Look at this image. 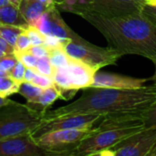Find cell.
I'll return each mask as SVG.
<instances>
[{
	"instance_id": "obj_20",
	"label": "cell",
	"mask_w": 156,
	"mask_h": 156,
	"mask_svg": "<svg viewBox=\"0 0 156 156\" xmlns=\"http://www.w3.org/2000/svg\"><path fill=\"white\" fill-rule=\"evenodd\" d=\"M20 83L15 81L8 75L0 79V96L7 98L14 93H17Z\"/></svg>"
},
{
	"instance_id": "obj_25",
	"label": "cell",
	"mask_w": 156,
	"mask_h": 156,
	"mask_svg": "<svg viewBox=\"0 0 156 156\" xmlns=\"http://www.w3.org/2000/svg\"><path fill=\"white\" fill-rule=\"evenodd\" d=\"M31 41L26 32L23 31L19 36L17 37L16 45H15V51H27L30 47H31Z\"/></svg>"
},
{
	"instance_id": "obj_5",
	"label": "cell",
	"mask_w": 156,
	"mask_h": 156,
	"mask_svg": "<svg viewBox=\"0 0 156 156\" xmlns=\"http://www.w3.org/2000/svg\"><path fill=\"white\" fill-rule=\"evenodd\" d=\"M58 8L76 15L94 13L106 17L142 13L144 0H55Z\"/></svg>"
},
{
	"instance_id": "obj_34",
	"label": "cell",
	"mask_w": 156,
	"mask_h": 156,
	"mask_svg": "<svg viewBox=\"0 0 156 156\" xmlns=\"http://www.w3.org/2000/svg\"><path fill=\"white\" fill-rule=\"evenodd\" d=\"M14 101L12 100H9L7 98H4V97H1L0 96V108L3 107V106H5V105H8L10 103H12Z\"/></svg>"
},
{
	"instance_id": "obj_4",
	"label": "cell",
	"mask_w": 156,
	"mask_h": 156,
	"mask_svg": "<svg viewBox=\"0 0 156 156\" xmlns=\"http://www.w3.org/2000/svg\"><path fill=\"white\" fill-rule=\"evenodd\" d=\"M45 112L16 101L0 108V140L32 133Z\"/></svg>"
},
{
	"instance_id": "obj_21",
	"label": "cell",
	"mask_w": 156,
	"mask_h": 156,
	"mask_svg": "<svg viewBox=\"0 0 156 156\" xmlns=\"http://www.w3.org/2000/svg\"><path fill=\"white\" fill-rule=\"evenodd\" d=\"M26 32L31 41L32 46H37V45H44L46 41V35H44L39 29L33 26H29L27 29Z\"/></svg>"
},
{
	"instance_id": "obj_2",
	"label": "cell",
	"mask_w": 156,
	"mask_h": 156,
	"mask_svg": "<svg viewBox=\"0 0 156 156\" xmlns=\"http://www.w3.org/2000/svg\"><path fill=\"white\" fill-rule=\"evenodd\" d=\"M82 18L96 27L110 47L123 55H139L156 59V26L142 13L106 17L94 13H82Z\"/></svg>"
},
{
	"instance_id": "obj_13",
	"label": "cell",
	"mask_w": 156,
	"mask_h": 156,
	"mask_svg": "<svg viewBox=\"0 0 156 156\" xmlns=\"http://www.w3.org/2000/svg\"><path fill=\"white\" fill-rule=\"evenodd\" d=\"M67 69L70 76L73 88L77 90L90 87L92 83L94 74L97 71L86 63L73 58H71Z\"/></svg>"
},
{
	"instance_id": "obj_18",
	"label": "cell",
	"mask_w": 156,
	"mask_h": 156,
	"mask_svg": "<svg viewBox=\"0 0 156 156\" xmlns=\"http://www.w3.org/2000/svg\"><path fill=\"white\" fill-rule=\"evenodd\" d=\"M26 29L16 26L0 25V36L13 47H15L19 34H21Z\"/></svg>"
},
{
	"instance_id": "obj_37",
	"label": "cell",
	"mask_w": 156,
	"mask_h": 156,
	"mask_svg": "<svg viewBox=\"0 0 156 156\" xmlns=\"http://www.w3.org/2000/svg\"><path fill=\"white\" fill-rule=\"evenodd\" d=\"M8 75V73L7 72H5L1 67H0V79L1 78H3V77H5V76H7Z\"/></svg>"
},
{
	"instance_id": "obj_35",
	"label": "cell",
	"mask_w": 156,
	"mask_h": 156,
	"mask_svg": "<svg viewBox=\"0 0 156 156\" xmlns=\"http://www.w3.org/2000/svg\"><path fill=\"white\" fill-rule=\"evenodd\" d=\"M153 63L154 64V68H155V70H154V75L151 77V78H148L149 79V81H153L154 83H155L156 84V59L155 60H154L153 61Z\"/></svg>"
},
{
	"instance_id": "obj_31",
	"label": "cell",
	"mask_w": 156,
	"mask_h": 156,
	"mask_svg": "<svg viewBox=\"0 0 156 156\" xmlns=\"http://www.w3.org/2000/svg\"><path fill=\"white\" fill-rule=\"evenodd\" d=\"M15 48L11 46L5 39L0 36V57L9 54H14Z\"/></svg>"
},
{
	"instance_id": "obj_14",
	"label": "cell",
	"mask_w": 156,
	"mask_h": 156,
	"mask_svg": "<svg viewBox=\"0 0 156 156\" xmlns=\"http://www.w3.org/2000/svg\"><path fill=\"white\" fill-rule=\"evenodd\" d=\"M54 5L56 4L44 3L39 0H21L18 7L28 25L32 26L43 13Z\"/></svg>"
},
{
	"instance_id": "obj_7",
	"label": "cell",
	"mask_w": 156,
	"mask_h": 156,
	"mask_svg": "<svg viewBox=\"0 0 156 156\" xmlns=\"http://www.w3.org/2000/svg\"><path fill=\"white\" fill-rule=\"evenodd\" d=\"M102 156H156V127H144L125 138Z\"/></svg>"
},
{
	"instance_id": "obj_19",
	"label": "cell",
	"mask_w": 156,
	"mask_h": 156,
	"mask_svg": "<svg viewBox=\"0 0 156 156\" xmlns=\"http://www.w3.org/2000/svg\"><path fill=\"white\" fill-rule=\"evenodd\" d=\"M42 90H43V89L37 87L30 82L22 81L19 85L17 93H19L20 95L25 97L26 100L28 102H30V101H33L34 100H36L41 94Z\"/></svg>"
},
{
	"instance_id": "obj_33",
	"label": "cell",
	"mask_w": 156,
	"mask_h": 156,
	"mask_svg": "<svg viewBox=\"0 0 156 156\" xmlns=\"http://www.w3.org/2000/svg\"><path fill=\"white\" fill-rule=\"evenodd\" d=\"M20 1L21 0H0V5H9V4L19 5Z\"/></svg>"
},
{
	"instance_id": "obj_36",
	"label": "cell",
	"mask_w": 156,
	"mask_h": 156,
	"mask_svg": "<svg viewBox=\"0 0 156 156\" xmlns=\"http://www.w3.org/2000/svg\"><path fill=\"white\" fill-rule=\"evenodd\" d=\"M144 3L148 5H156V0H144Z\"/></svg>"
},
{
	"instance_id": "obj_27",
	"label": "cell",
	"mask_w": 156,
	"mask_h": 156,
	"mask_svg": "<svg viewBox=\"0 0 156 156\" xmlns=\"http://www.w3.org/2000/svg\"><path fill=\"white\" fill-rule=\"evenodd\" d=\"M30 83H32V84H34V85L41 88V89H46V88H48V87L54 85L53 79L51 77L42 75L38 72L37 73V75L34 77V79L31 80Z\"/></svg>"
},
{
	"instance_id": "obj_17",
	"label": "cell",
	"mask_w": 156,
	"mask_h": 156,
	"mask_svg": "<svg viewBox=\"0 0 156 156\" xmlns=\"http://www.w3.org/2000/svg\"><path fill=\"white\" fill-rule=\"evenodd\" d=\"M50 53L48 55L49 61L54 69L66 67L71 60V57L67 54L63 48H49Z\"/></svg>"
},
{
	"instance_id": "obj_9",
	"label": "cell",
	"mask_w": 156,
	"mask_h": 156,
	"mask_svg": "<svg viewBox=\"0 0 156 156\" xmlns=\"http://www.w3.org/2000/svg\"><path fill=\"white\" fill-rule=\"evenodd\" d=\"M104 115L101 114H75L51 119H43L41 123L34 130L31 135L36 138L42 134L58 130L66 129H90L94 124L101 121Z\"/></svg>"
},
{
	"instance_id": "obj_29",
	"label": "cell",
	"mask_w": 156,
	"mask_h": 156,
	"mask_svg": "<svg viewBox=\"0 0 156 156\" xmlns=\"http://www.w3.org/2000/svg\"><path fill=\"white\" fill-rule=\"evenodd\" d=\"M27 52H29L30 54L34 55L35 57H37V58H43V57H47L49 55L50 53V49L49 48H48L46 45H37V46H31L27 50Z\"/></svg>"
},
{
	"instance_id": "obj_12",
	"label": "cell",
	"mask_w": 156,
	"mask_h": 156,
	"mask_svg": "<svg viewBox=\"0 0 156 156\" xmlns=\"http://www.w3.org/2000/svg\"><path fill=\"white\" fill-rule=\"evenodd\" d=\"M149 81V79H138L123 76L116 73L97 70L94 74L92 83L90 87L112 88V89H134L140 88Z\"/></svg>"
},
{
	"instance_id": "obj_16",
	"label": "cell",
	"mask_w": 156,
	"mask_h": 156,
	"mask_svg": "<svg viewBox=\"0 0 156 156\" xmlns=\"http://www.w3.org/2000/svg\"><path fill=\"white\" fill-rule=\"evenodd\" d=\"M59 98H60V94L58 90L53 85L48 88L43 89L41 94L33 101H30V102L27 101V105L35 110L46 112L47 108L50 107Z\"/></svg>"
},
{
	"instance_id": "obj_28",
	"label": "cell",
	"mask_w": 156,
	"mask_h": 156,
	"mask_svg": "<svg viewBox=\"0 0 156 156\" xmlns=\"http://www.w3.org/2000/svg\"><path fill=\"white\" fill-rule=\"evenodd\" d=\"M16 62L17 58L15 54H9L0 57V67L7 73L14 68Z\"/></svg>"
},
{
	"instance_id": "obj_3",
	"label": "cell",
	"mask_w": 156,
	"mask_h": 156,
	"mask_svg": "<svg viewBox=\"0 0 156 156\" xmlns=\"http://www.w3.org/2000/svg\"><path fill=\"white\" fill-rule=\"evenodd\" d=\"M144 127V121L139 113L106 114L93 128V133L81 141L69 156L101 155Z\"/></svg>"
},
{
	"instance_id": "obj_30",
	"label": "cell",
	"mask_w": 156,
	"mask_h": 156,
	"mask_svg": "<svg viewBox=\"0 0 156 156\" xmlns=\"http://www.w3.org/2000/svg\"><path fill=\"white\" fill-rule=\"evenodd\" d=\"M142 14L149 19L154 26H156V5H144Z\"/></svg>"
},
{
	"instance_id": "obj_6",
	"label": "cell",
	"mask_w": 156,
	"mask_h": 156,
	"mask_svg": "<svg viewBox=\"0 0 156 156\" xmlns=\"http://www.w3.org/2000/svg\"><path fill=\"white\" fill-rule=\"evenodd\" d=\"M63 48L69 56L86 63L96 70L106 66L116 65L117 61L122 57L118 50L110 46L101 48L87 40L83 42L69 40L65 43Z\"/></svg>"
},
{
	"instance_id": "obj_24",
	"label": "cell",
	"mask_w": 156,
	"mask_h": 156,
	"mask_svg": "<svg viewBox=\"0 0 156 156\" xmlns=\"http://www.w3.org/2000/svg\"><path fill=\"white\" fill-rule=\"evenodd\" d=\"M25 70H26V67L25 65L20 62L19 60H17L16 64L14 66V68L8 72V76L10 78H12L15 81L21 83L24 80V74H25Z\"/></svg>"
},
{
	"instance_id": "obj_8",
	"label": "cell",
	"mask_w": 156,
	"mask_h": 156,
	"mask_svg": "<svg viewBox=\"0 0 156 156\" xmlns=\"http://www.w3.org/2000/svg\"><path fill=\"white\" fill-rule=\"evenodd\" d=\"M93 128L58 130L36 137L35 141L40 147L57 153L58 156H69L81 141L93 133Z\"/></svg>"
},
{
	"instance_id": "obj_10",
	"label": "cell",
	"mask_w": 156,
	"mask_h": 156,
	"mask_svg": "<svg viewBox=\"0 0 156 156\" xmlns=\"http://www.w3.org/2000/svg\"><path fill=\"white\" fill-rule=\"evenodd\" d=\"M44 35L56 37L63 40L83 42L85 39L76 34L62 19L57 5L43 13L32 25Z\"/></svg>"
},
{
	"instance_id": "obj_1",
	"label": "cell",
	"mask_w": 156,
	"mask_h": 156,
	"mask_svg": "<svg viewBox=\"0 0 156 156\" xmlns=\"http://www.w3.org/2000/svg\"><path fill=\"white\" fill-rule=\"evenodd\" d=\"M156 102V84L134 89L87 87L72 103L45 112L43 119L75 114H142Z\"/></svg>"
},
{
	"instance_id": "obj_26",
	"label": "cell",
	"mask_w": 156,
	"mask_h": 156,
	"mask_svg": "<svg viewBox=\"0 0 156 156\" xmlns=\"http://www.w3.org/2000/svg\"><path fill=\"white\" fill-rule=\"evenodd\" d=\"M141 115L144 121L145 127H156V102Z\"/></svg>"
},
{
	"instance_id": "obj_11",
	"label": "cell",
	"mask_w": 156,
	"mask_h": 156,
	"mask_svg": "<svg viewBox=\"0 0 156 156\" xmlns=\"http://www.w3.org/2000/svg\"><path fill=\"white\" fill-rule=\"evenodd\" d=\"M0 156H58L40 147L31 133L0 140Z\"/></svg>"
},
{
	"instance_id": "obj_22",
	"label": "cell",
	"mask_w": 156,
	"mask_h": 156,
	"mask_svg": "<svg viewBox=\"0 0 156 156\" xmlns=\"http://www.w3.org/2000/svg\"><path fill=\"white\" fill-rule=\"evenodd\" d=\"M54 69H55L51 65V63L49 61V58H48V56L43 57V58H39L37 59V66H36V70L38 73L52 78L53 73H54Z\"/></svg>"
},
{
	"instance_id": "obj_15",
	"label": "cell",
	"mask_w": 156,
	"mask_h": 156,
	"mask_svg": "<svg viewBox=\"0 0 156 156\" xmlns=\"http://www.w3.org/2000/svg\"><path fill=\"white\" fill-rule=\"evenodd\" d=\"M0 25H12L24 29L29 27L18 5L13 4L0 5Z\"/></svg>"
},
{
	"instance_id": "obj_32",
	"label": "cell",
	"mask_w": 156,
	"mask_h": 156,
	"mask_svg": "<svg viewBox=\"0 0 156 156\" xmlns=\"http://www.w3.org/2000/svg\"><path fill=\"white\" fill-rule=\"evenodd\" d=\"M37 71L36 70V69H31V68H26L25 70V74H24V80L23 81H27V82H31V80L34 79V77L37 75Z\"/></svg>"
},
{
	"instance_id": "obj_23",
	"label": "cell",
	"mask_w": 156,
	"mask_h": 156,
	"mask_svg": "<svg viewBox=\"0 0 156 156\" xmlns=\"http://www.w3.org/2000/svg\"><path fill=\"white\" fill-rule=\"evenodd\" d=\"M14 54L16 57L17 60L22 62L26 68L36 69L37 62L38 59L37 57H35L34 55L30 54L27 51H15Z\"/></svg>"
}]
</instances>
